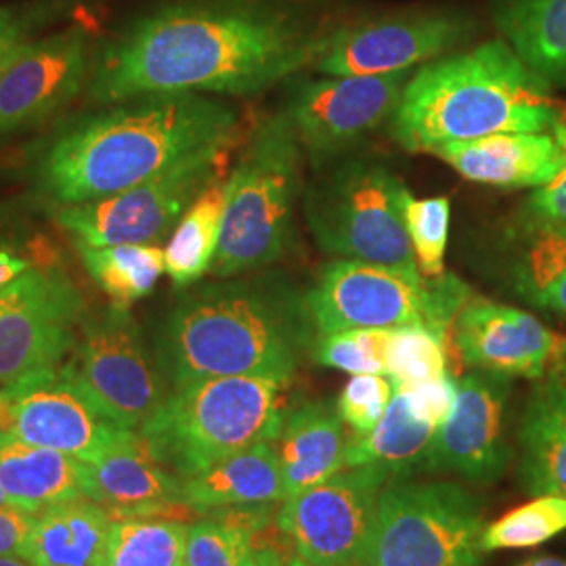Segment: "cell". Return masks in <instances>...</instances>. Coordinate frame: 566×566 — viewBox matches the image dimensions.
Wrapping results in <instances>:
<instances>
[{
  "mask_svg": "<svg viewBox=\"0 0 566 566\" xmlns=\"http://www.w3.org/2000/svg\"><path fill=\"white\" fill-rule=\"evenodd\" d=\"M319 39L290 15L245 2H179L135 21L103 46L88 97L256 95L301 72Z\"/></svg>",
  "mask_w": 566,
  "mask_h": 566,
  "instance_id": "6da1fadb",
  "label": "cell"
},
{
  "mask_svg": "<svg viewBox=\"0 0 566 566\" xmlns=\"http://www.w3.org/2000/svg\"><path fill=\"white\" fill-rule=\"evenodd\" d=\"M128 102L70 122L42 145L30 164L39 198L57 208L107 198L235 142V109L200 93Z\"/></svg>",
  "mask_w": 566,
  "mask_h": 566,
  "instance_id": "7a4b0ae2",
  "label": "cell"
},
{
  "mask_svg": "<svg viewBox=\"0 0 566 566\" xmlns=\"http://www.w3.org/2000/svg\"><path fill=\"white\" fill-rule=\"evenodd\" d=\"M315 338L306 294L287 280L223 277L172 306L156 364L170 388L229 376L294 380Z\"/></svg>",
  "mask_w": 566,
  "mask_h": 566,
  "instance_id": "3957f363",
  "label": "cell"
},
{
  "mask_svg": "<svg viewBox=\"0 0 566 566\" xmlns=\"http://www.w3.org/2000/svg\"><path fill=\"white\" fill-rule=\"evenodd\" d=\"M552 86L506 41L432 61L405 84L390 135L407 151L437 154L451 143L504 133L554 130Z\"/></svg>",
  "mask_w": 566,
  "mask_h": 566,
  "instance_id": "277c9868",
  "label": "cell"
},
{
  "mask_svg": "<svg viewBox=\"0 0 566 566\" xmlns=\"http://www.w3.org/2000/svg\"><path fill=\"white\" fill-rule=\"evenodd\" d=\"M292 382L229 376L170 388L143 422L142 439L164 468L191 479L248 447L275 443Z\"/></svg>",
  "mask_w": 566,
  "mask_h": 566,
  "instance_id": "5b68a950",
  "label": "cell"
},
{
  "mask_svg": "<svg viewBox=\"0 0 566 566\" xmlns=\"http://www.w3.org/2000/svg\"><path fill=\"white\" fill-rule=\"evenodd\" d=\"M303 147L285 114L261 122L224 189L223 231L212 275L233 277L277 263L294 233Z\"/></svg>",
  "mask_w": 566,
  "mask_h": 566,
  "instance_id": "8992f818",
  "label": "cell"
},
{
  "mask_svg": "<svg viewBox=\"0 0 566 566\" xmlns=\"http://www.w3.org/2000/svg\"><path fill=\"white\" fill-rule=\"evenodd\" d=\"M472 298L460 277H424L418 269L334 261L306 292L317 336L346 329L426 327L449 344L453 325Z\"/></svg>",
  "mask_w": 566,
  "mask_h": 566,
  "instance_id": "52a82bcc",
  "label": "cell"
},
{
  "mask_svg": "<svg viewBox=\"0 0 566 566\" xmlns=\"http://www.w3.org/2000/svg\"><path fill=\"white\" fill-rule=\"evenodd\" d=\"M409 200L407 185L385 164L346 160L308 185L304 214L327 254L418 269L405 224Z\"/></svg>",
  "mask_w": 566,
  "mask_h": 566,
  "instance_id": "ba28073f",
  "label": "cell"
},
{
  "mask_svg": "<svg viewBox=\"0 0 566 566\" xmlns=\"http://www.w3.org/2000/svg\"><path fill=\"white\" fill-rule=\"evenodd\" d=\"M485 516L458 483L395 481L380 493L361 566H483Z\"/></svg>",
  "mask_w": 566,
  "mask_h": 566,
  "instance_id": "9c48e42d",
  "label": "cell"
},
{
  "mask_svg": "<svg viewBox=\"0 0 566 566\" xmlns=\"http://www.w3.org/2000/svg\"><path fill=\"white\" fill-rule=\"evenodd\" d=\"M229 147L202 151L163 175L91 202L60 206L55 223L76 245L158 243L203 189L223 177Z\"/></svg>",
  "mask_w": 566,
  "mask_h": 566,
  "instance_id": "30bf717a",
  "label": "cell"
},
{
  "mask_svg": "<svg viewBox=\"0 0 566 566\" xmlns=\"http://www.w3.org/2000/svg\"><path fill=\"white\" fill-rule=\"evenodd\" d=\"M61 369L103 416L130 430L166 397L160 367L151 361L130 308L116 304L82 324V338Z\"/></svg>",
  "mask_w": 566,
  "mask_h": 566,
  "instance_id": "8fae6325",
  "label": "cell"
},
{
  "mask_svg": "<svg viewBox=\"0 0 566 566\" xmlns=\"http://www.w3.org/2000/svg\"><path fill=\"white\" fill-rule=\"evenodd\" d=\"M474 20L453 9H418L350 23L319 39L311 70L324 76H382L409 72L460 46Z\"/></svg>",
  "mask_w": 566,
  "mask_h": 566,
  "instance_id": "7c38bea8",
  "label": "cell"
},
{
  "mask_svg": "<svg viewBox=\"0 0 566 566\" xmlns=\"http://www.w3.org/2000/svg\"><path fill=\"white\" fill-rule=\"evenodd\" d=\"M82 317L81 292L55 266H32L0 287V386L60 367Z\"/></svg>",
  "mask_w": 566,
  "mask_h": 566,
  "instance_id": "4fadbf2b",
  "label": "cell"
},
{
  "mask_svg": "<svg viewBox=\"0 0 566 566\" xmlns=\"http://www.w3.org/2000/svg\"><path fill=\"white\" fill-rule=\"evenodd\" d=\"M386 485L385 476L371 468H344L285 500L275 523L308 565H359Z\"/></svg>",
  "mask_w": 566,
  "mask_h": 566,
  "instance_id": "5bb4252c",
  "label": "cell"
},
{
  "mask_svg": "<svg viewBox=\"0 0 566 566\" xmlns=\"http://www.w3.org/2000/svg\"><path fill=\"white\" fill-rule=\"evenodd\" d=\"M11 411V434L32 446L67 453L84 464H97L139 434L116 424L86 399L61 367L0 386Z\"/></svg>",
  "mask_w": 566,
  "mask_h": 566,
  "instance_id": "9a60e30c",
  "label": "cell"
},
{
  "mask_svg": "<svg viewBox=\"0 0 566 566\" xmlns=\"http://www.w3.org/2000/svg\"><path fill=\"white\" fill-rule=\"evenodd\" d=\"M409 78V72H397L301 82L283 114L303 151L317 163L329 160L392 118Z\"/></svg>",
  "mask_w": 566,
  "mask_h": 566,
  "instance_id": "2e32d148",
  "label": "cell"
},
{
  "mask_svg": "<svg viewBox=\"0 0 566 566\" xmlns=\"http://www.w3.org/2000/svg\"><path fill=\"white\" fill-rule=\"evenodd\" d=\"M512 378L472 369L458 380L455 405L437 428L428 472H451L474 485H493L514 460L506 409Z\"/></svg>",
  "mask_w": 566,
  "mask_h": 566,
  "instance_id": "e0dca14e",
  "label": "cell"
},
{
  "mask_svg": "<svg viewBox=\"0 0 566 566\" xmlns=\"http://www.w3.org/2000/svg\"><path fill=\"white\" fill-rule=\"evenodd\" d=\"M91 70L82 25L34 39L0 78V137L39 126L81 93Z\"/></svg>",
  "mask_w": 566,
  "mask_h": 566,
  "instance_id": "ac0fdd59",
  "label": "cell"
},
{
  "mask_svg": "<svg viewBox=\"0 0 566 566\" xmlns=\"http://www.w3.org/2000/svg\"><path fill=\"white\" fill-rule=\"evenodd\" d=\"M563 338L523 308L486 298H470L453 325L455 350L468 367L537 382Z\"/></svg>",
  "mask_w": 566,
  "mask_h": 566,
  "instance_id": "d6986e66",
  "label": "cell"
},
{
  "mask_svg": "<svg viewBox=\"0 0 566 566\" xmlns=\"http://www.w3.org/2000/svg\"><path fill=\"white\" fill-rule=\"evenodd\" d=\"M434 156L468 181L504 189H542L556 181L566 166L565 149L554 130L451 143Z\"/></svg>",
  "mask_w": 566,
  "mask_h": 566,
  "instance_id": "ffe728a7",
  "label": "cell"
},
{
  "mask_svg": "<svg viewBox=\"0 0 566 566\" xmlns=\"http://www.w3.org/2000/svg\"><path fill=\"white\" fill-rule=\"evenodd\" d=\"M86 497L112 507L122 518H160L185 506L181 476L149 453L142 434L97 464H88Z\"/></svg>",
  "mask_w": 566,
  "mask_h": 566,
  "instance_id": "44dd1931",
  "label": "cell"
},
{
  "mask_svg": "<svg viewBox=\"0 0 566 566\" xmlns=\"http://www.w3.org/2000/svg\"><path fill=\"white\" fill-rule=\"evenodd\" d=\"M346 441L336 405L304 401L292 407L275 441L287 500L344 470Z\"/></svg>",
  "mask_w": 566,
  "mask_h": 566,
  "instance_id": "7402d4cb",
  "label": "cell"
},
{
  "mask_svg": "<svg viewBox=\"0 0 566 566\" xmlns=\"http://www.w3.org/2000/svg\"><path fill=\"white\" fill-rule=\"evenodd\" d=\"M88 464L20 437L0 434V486L13 506L39 512L86 497Z\"/></svg>",
  "mask_w": 566,
  "mask_h": 566,
  "instance_id": "603a6c76",
  "label": "cell"
},
{
  "mask_svg": "<svg viewBox=\"0 0 566 566\" xmlns=\"http://www.w3.org/2000/svg\"><path fill=\"white\" fill-rule=\"evenodd\" d=\"M112 525L107 510L82 497L42 507L21 558L34 566H107Z\"/></svg>",
  "mask_w": 566,
  "mask_h": 566,
  "instance_id": "cb8c5ba5",
  "label": "cell"
},
{
  "mask_svg": "<svg viewBox=\"0 0 566 566\" xmlns=\"http://www.w3.org/2000/svg\"><path fill=\"white\" fill-rule=\"evenodd\" d=\"M275 443L248 447L223 462L182 479V504L196 512L285 502Z\"/></svg>",
  "mask_w": 566,
  "mask_h": 566,
  "instance_id": "d4e9b609",
  "label": "cell"
},
{
  "mask_svg": "<svg viewBox=\"0 0 566 566\" xmlns=\"http://www.w3.org/2000/svg\"><path fill=\"white\" fill-rule=\"evenodd\" d=\"M518 483L533 497L566 500V399L546 380L533 388L518 428Z\"/></svg>",
  "mask_w": 566,
  "mask_h": 566,
  "instance_id": "484cf974",
  "label": "cell"
},
{
  "mask_svg": "<svg viewBox=\"0 0 566 566\" xmlns=\"http://www.w3.org/2000/svg\"><path fill=\"white\" fill-rule=\"evenodd\" d=\"M437 426L416 418L401 392L395 390L380 424L365 437H348L346 468H371L388 483L428 472Z\"/></svg>",
  "mask_w": 566,
  "mask_h": 566,
  "instance_id": "4316f807",
  "label": "cell"
},
{
  "mask_svg": "<svg viewBox=\"0 0 566 566\" xmlns=\"http://www.w3.org/2000/svg\"><path fill=\"white\" fill-rule=\"evenodd\" d=\"M493 20L549 86H566V0H495Z\"/></svg>",
  "mask_w": 566,
  "mask_h": 566,
  "instance_id": "83f0119b",
  "label": "cell"
},
{
  "mask_svg": "<svg viewBox=\"0 0 566 566\" xmlns=\"http://www.w3.org/2000/svg\"><path fill=\"white\" fill-rule=\"evenodd\" d=\"M224 189L219 177L182 212L164 248L166 273L177 287H191L212 271L223 231Z\"/></svg>",
  "mask_w": 566,
  "mask_h": 566,
  "instance_id": "f1b7e54d",
  "label": "cell"
},
{
  "mask_svg": "<svg viewBox=\"0 0 566 566\" xmlns=\"http://www.w3.org/2000/svg\"><path fill=\"white\" fill-rule=\"evenodd\" d=\"M510 275L526 303L566 319V227L523 224Z\"/></svg>",
  "mask_w": 566,
  "mask_h": 566,
  "instance_id": "f546056e",
  "label": "cell"
},
{
  "mask_svg": "<svg viewBox=\"0 0 566 566\" xmlns=\"http://www.w3.org/2000/svg\"><path fill=\"white\" fill-rule=\"evenodd\" d=\"M78 252L91 280L112 298V304L124 308L147 298L166 273L164 248L156 243L78 245Z\"/></svg>",
  "mask_w": 566,
  "mask_h": 566,
  "instance_id": "4dcf8cb0",
  "label": "cell"
},
{
  "mask_svg": "<svg viewBox=\"0 0 566 566\" xmlns=\"http://www.w3.org/2000/svg\"><path fill=\"white\" fill-rule=\"evenodd\" d=\"M189 526L147 516L112 525L107 566H182Z\"/></svg>",
  "mask_w": 566,
  "mask_h": 566,
  "instance_id": "1f68e13d",
  "label": "cell"
},
{
  "mask_svg": "<svg viewBox=\"0 0 566 566\" xmlns=\"http://www.w3.org/2000/svg\"><path fill=\"white\" fill-rule=\"evenodd\" d=\"M566 531V500L556 495H535V500L514 507L483 528V549H526L554 539Z\"/></svg>",
  "mask_w": 566,
  "mask_h": 566,
  "instance_id": "d6a6232c",
  "label": "cell"
},
{
  "mask_svg": "<svg viewBox=\"0 0 566 566\" xmlns=\"http://www.w3.org/2000/svg\"><path fill=\"white\" fill-rule=\"evenodd\" d=\"M395 329H346L317 336L311 348L315 364L340 369L350 376L385 374Z\"/></svg>",
  "mask_w": 566,
  "mask_h": 566,
  "instance_id": "836d02e7",
  "label": "cell"
},
{
  "mask_svg": "<svg viewBox=\"0 0 566 566\" xmlns=\"http://www.w3.org/2000/svg\"><path fill=\"white\" fill-rule=\"evenodd\" d=\"M449 344L426 327H399L392 332V340L386 359V376L392 385L424 382L447 374Z\"/></svg>",
  "mask_w": 566,
  "mask_h": 566,
  "instance_id": "e575fe53",
  "label": "cell"
},
{
  "mask_svg": "<svg viewBox=\"0 0 566 566\" xmlns=\"http://www.w3.org/2000/svg\"><path fill=\"white\" fill-rule=\"evenodd\" d=\"M182 566H259L252 531L221 518L189 526Z\"/></svg>",
  "mask_w": 566,
  "mask_h": 566,
  "instance_id": "d590c367",
  "label": "cell"
},
{
  "mask_svg": "<svg viewBox=\"0 0 566 566\" xmlns=\"http://www.w3.org/2000/svg\"><path fill=\"white\" fill-rule=\"evenodd\" d=\"M451 221V200L446 196L411 200L405 208V224L416 256L418 271L424 277L446 273L447 240Z\"/></svg>",
  "mask_w": 566,
  "mask_h": 566,
  "instance_id": "8d00e7d4",
  "label": "cell"
},
{
  "mask_svg": "<svg viewBox=\"0 0 566 566\" xmlns=\"http://www.w3.org/2000/svg\"><path fill=\"white\" fill-rule=\"evenodd\" d=\"M392 395L395 386L385 374L353 376L336 401V409L344 426L350 430V437H365L380 424Z\"/></svg>",
  "mask_w": 566,
  "mask_h": 566,
  "instance_id": "74e56055",
  "label": "cell"
},
{
  "mask_svg": "<svg viewBox=\"0 0 566 566\" xmlns=\"http://www.w3.org/2000/svg\"><path fill=\"white\" fill-rule=\"evenodd\" d=\"M60 9L57 0H28L0 7V78Z\"/></svg>",
  "mask_w": 566,
  "mask_h": 566,
  "instance_id": "f35d334b",
  "label": "cell"
},
{
  "mask_svg": "<svg viewBox=\"0 0 566 566\" xmlns=\"http://www.w3.org/2000/svg\"><path fill=\"white\" fill-rule=\"evenodd\" d=\"M397 392L403 395L411 413L428 424L439 426L446 422L455 405L458 397V380L449 376H439L424 382H409V385H392Z\"/></svg>",
  "mask_w": 566,
  "mask_h": 566,
  "instance_id": "ab89813d",
  "label": "cell"
},
{
  "mask_svg": "<svg viewBox=\"0 0 566 566\" xmlns=\"http://www.w3.org/2000/svg\"><path fill=\"white\" fill-rule=\"evenodd\" d=\"M554 133L566 154V103L558 105ZM523 224L566 227V166L563 175L547 187L535 189L523 208Z\"/></svg>",
  "mask_w": 566,
  "mask_h": 566,
  "instance_id": "60d3db41",
  "label": "cell"
},
{
  "mask_svg": "<svg viewBox=\"0 0 566 566\" xmlns=\"http://www.w3.org/2000/svg\"><path fill=\"white\" fill-rule=\"evenodd\" d=\"M34 512L7 504L0 506V556H21L28 542Z\"/></svg>",
  "mask_w": 566,
  "mask_h": 566,
  "instance_id": "b9f144b4",
  "label": "cell"
},
{
  "mask_svg": "<svg viewBox=\"0 0 566 566\" xmlns=\"http://www.w3.org/2000/svg\"><path fill=\"white\" fill-rule=\"evenodd\" d=\"M32 266H41V264L30 261L28 256H23L13 248H2L0 250V287L15 282L20 275L30 271Z\"/></svg>",
  "mask_w": 566,
  "mask_h": 566,
  "instance_id": "7bdbcfd3",
  "label": "cell"
},
{
  "mask_svg": "<svg viewBox=\"0 0 566 566\" xmlns=\"http://www.w3.org/2000/svg\"><path fill=\"white\" fill-rule=\"evenodd\" d=\"M23 231V224L20 223V219L15 217V210L11 208H4L0 206V250L2 248H13L18 250V238Z\"/></svg>",
  "mask_w": 566,
  "mask_h": 566,
  "instance_id": "ee69618b",
  "label": "cell"
},
{
  "mask_svg": "<svg viewBox=\"0 0 566 566\" xmlns=\"http://www.w3.org/2000/svg\"><path fill=\"white\" fill-rule=\"evenodd\" d=\"M544 380L566 399V338H563V343L558 346Z\"/></svg>",
  "mask_w": 566,
  "mask_h": 566,
  "instance_id": "f6af8a7d",
  "label": "cell"
},
{
  "mask_svg": "<svg viewBox=\"0 0 566 566\" xmlns=\"http://www.w3.org/2000/svg\"><path fill=\"white\" fill-rule=\"evenodd\" d=\"M259 566H311L301 556H290L283 558L280 552L275 549H259Z\"/></svg>",
  "mask_w": 566,
  "mask_h": 566,
  "instance_id": "bcb514c9",
  "label": "cell"
},
{
  "mask_svg": "<svg viewBox=\"0 0 566 566\" xmlns=\"http://www.w3.org/2000/svg\"><path fill=\"white\" fill-rule=\"evenodd\" d=\"M516 566H566V560L565 558H558V556L542 554V556H531V558H526Z\"/></svg>",
  "mask_w": 566,
  "mask_h": 566,
  "instance_id": "7dc6e473",
  "label": "cell"
},
{
  "mask_svg": "<svg viewBox=\"0 0 566 566\" xmlns=\"http://www.w3.org/2000/svg\"><path fill=\"white\" fill-rule=\"evenodd\" d=\"M4 432H11V411H9L7 399L0 392V434Z\"/></svg>",
  "mask_w": 566,
  "mask_h": 566,
  "instance_id": "c3c4849f",
  "label": "cell"
},
{
  "mask_svg": "<svg viewBox=\"0 0 566 566\" xmlns=\"http://www.w3.org/2000/svg\"><path fill=\"white\" fill-rule=\"evenodd\" d=\"M0 566H34L21 556H0Z\"/></svg>",
  "mask_w": 566,
  "mask_h": 566,
  "instance_id": "681fc988",
  "label": "cell"
},
{
  "mask_svg": "<svg viewBox=\"0 0 566 566\" xmlns=\"http://www.w3.org/2000/svg\"><path fill=\"white\" fill-rule=\"evenodd\" d=\"M7 504H11V502H9L7 493H4V491H2V486H0V506H7Z\"/></svg>",
  "mask_w": 566,
  "mask_h": 566,
  "instance_id": "f907efd6",
  "label": "cell"
},
{
  "mask_svg": "<svg viewBox=\"0 0 566 566\" xmlns=\"http://www.w3.org/2000/svg\"><path fill=\"white\" fill-rule=\"evenodd\" d=\"M355 566H361V565H355Z\"/></svg>",
  "mask_w": 566,
  "mask_h": 566,
  "instance_id": "816d5d0a",
  "label": "cell"
}]
</instances>
